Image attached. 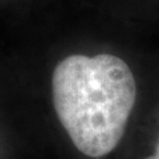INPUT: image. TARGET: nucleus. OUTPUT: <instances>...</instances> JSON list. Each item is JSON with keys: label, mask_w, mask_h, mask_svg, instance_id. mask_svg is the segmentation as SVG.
I'll use <instances>...</instances> for the list:
<instances>
[{"label": "nucleus", "mask_w": 159, "mask_h": 159, "mask_svg": "<svg viewBox=\"0 0 159 159\" xmlns=\"http://www.w3.org/2000/svg\"><path fill=\"white\" fill-rule=\"evenodd\" d=\"M52 93L56 114L74 146L90 158H101L125 134L137 85L122 58L72 54L54 68Z\"/></svg>", "instance_id": "f257e3e1"}, {"label": "nucleus", "mask_w": 159, "mask_h": 159, "mask_svg": "<svg viewBox=\"0 0 159 159\" xmlns=\"http://www.w3.org/2000/svg\"><path fill=\"white\" fill-rule=\"evenodd\" d=\"M145 159H159V141H158V143H157V148H155V152H154L151 157H148V158H145Z\"/></svg>", "instance_id": "f03ea898"}]
</instances>
